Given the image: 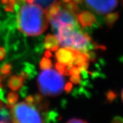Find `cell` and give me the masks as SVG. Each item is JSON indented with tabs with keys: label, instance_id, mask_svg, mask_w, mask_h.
<instances>
[{
	"label": "cell",
	"instance_id": "1",
	"mask_svg": "<svg viewBox=\"0 0 123 123\" xmlns=\"http://www.w3.org/2000/svg\"><path fill=\"white\" fill-rule=\"evenodd\" d=\"M49 18L46 11L38 5L28 4L22 6L17 17L18 27L30 36H38L48 28Z\"/></svg>",
	"mask_w": 123,
	"mask_h": 123
},
{
	"label": "cell",
	"instance_id": "2",
	"mask_svg": "<svg viewBox=\"0 0 123 123\" xmlns=\"http://www.w3.org/2000/svg\"><path fill=\"white\" fill-rule=\"evenodd\" d=\"M48 106L44 103L37 105L21 102L15 104L10 109L12 123H44Z\"/></svg>",
	"mask_w": 123,
	"mask_h": 123
},
{
	"label": "cell",
	"instance_id": "3",
	"mask_svg": "<svg viewBox=\"0 0 123 123\" xmlns=\"http://www.w3.org/2000/svg\"><path fill=\"white\" fill-rule=\"evenodd\" d=\"M40 92L46 96H56L63 91L65 80L61 74L53 69H47L41 72L37 78Z\"/></svg>",
	"mask_w": 123,
	"mask_h": 123
},
{
	"label": "cell",
	"instance_id": "4",
	"mask_svg": "<svg viewBox=\"0 0 123 123\" xmlns=\"http://www.w3.org/2000/svg\"><path fill=\"white\" fill-rule=\"evenodd\" d=\"M86 6L98 14H106L115 9L118 0H85Z\"/></svg>",
	"mask_w": 123,
	"mask_h": 123
},
{
	"label": "cell",
	"instance_id": "5",
	"mask_svg": "<svg viewBox=\"0 0 123 123\" xmlns=\"http://www.w3.org/2000/svg\"><path fill=\"white\" fill-rule=\"evenodd\" d=\"M50 19L51 24L52 25L53 30L56 31L58 27L64 24H73L78 26V22L76 18V15L64 9L61 5V8L60 11L57 15L54 18L49 19Z\"/></svg>",
	"mask_w": 123,
	"mask_h": 123
},
{
	"label": "cell",
	"instance_id": "6",
	"mask_svg": "<svg viewBox=\"0 0 123 123\" xmlns=\"http://www.w3.org/2000/svg\"><path fill=\"white\" fill-rule=\"evenodd\" d=\"M78 51L70 48H62L57 50L56 53V58L58 62L68 65L71 68L74 66L73 62L75 56L78 54Z\"/></svg>",
	"mask_w": 123,
	"mask_h": 123
},
{
	"label": "cell",
	"instance_id": "7",
	"mask_svg": "<svg viewBox=\"0 0 123 123\" xmlns=\"http://www.w3.org/2000/svg\"><path fill=\"white\" fill-rule=\"evenodd\" d=\"M78 20L83 28L92 26L96 22L95 16L88 11H83L79 13Z\"/></svg>",
	"mask_w": 123,
	"mask_h": 123
},
{
	"label": "cell",
	"instance_id": "8",
	"mask_svg": "<svg viewBox=\"0 0 123 123\" xmlns=\"http://www.w3.org/2000/svg\"><path fill=\"white\" fill-rule=\"evenodd\" d=\"M44 47L49 51H56L59 48V43L56 36L53 34H48L44 39Z\"/></svg>",
	"mask_w": 123,
	"mask_h": 123
},
{
	"label": "cell",
	"instance_id": "9",
	"mask_svg": "<svg viewBox=\"0 0 123 123\" xmlns=\"http://www.w3.org/2000/svg\"><path fill=\"white\" fill-rule=\"evenodd\" d=\"M23 78L19 76H12L8 82V87L13 91H18L23 86Z\"/></svg>",
	"mask_w": 123,
	"mask_h": 123
},
{
	"label": "cell",
	"instance_id": "10",
	"mask_svg": "<svg viewBox=\"0 0 123 123\" xmlns=\"http://www.w3.org/2000/svg\"><path fill=\"white\" fill-rule=\"evenodd\" d=\"M61 5L64 9H66L74 15L78 14L80 12V9L76 4L73 1V0H70L69 1L66 3H63L61 2Z\"/></svg>",
	"mask_w": 123,
	"mask_h": 123
},
{
	"label": "cell",
	"instance_id": "11",
	"mask_svg": "<svg viewBox=\"0 0 123 123\" xmlns=\"http://www.w3.org/2000/svg\"><path fill=\"white\" fill-rule=\"evenodd\" d=\"M119 18L118 12H113V13H110L106 16L105 18V21L106 25L109 28H112V26L114 25L115 23Z\"/></svg>",
	"mask_w": 123,
	"mask_h": 123
},
{
	"label": "cell",
	"instance_id": "12",
	"mask_svg": "<svg viewBox=\"0 0 123 123\" xmlns=\"http://www.w3.org/2000/svg\"><path fill=\"white\" fill-rule=\"evenodd\" d=\"M18 101V95L16 92H9L7 96V99H6V103H7L8 108H11L14 106Z\"/></svg>",
	"mask_w": 123,
	"mask_h": 123
},
{
	"label": "cell",
	"instance_id": "13",
	"mask_svg": "<svg viewBox=\"0 0 123 123\" xmlns=\"http://www.w3.org/2000/svg\"><path fill=\"white\" fill-rule=\"evenodd\" d=\"M56 69L58 71L59 73L62 75H65V76H69V69L70 68L69 67L68 65L61 63V62H58L55 65Z\"/></svg>",
	"mask_w": 123,
	"mask_h": 123
},
{
	"label": "cell",
	"instance_id": "14",
	"mask_svg": "<svg viewBox=\"0 0 123 123\" xmlns=\"http://www.w3.org/2000/svg\"><path fill=\"white\" fill-rule=\"evenodd\" d=\"M19 0H8L7 3L5 4V9L6 11L13 12L16 11V7H18V3Z\"/></svg>",
	"mask_w": 123,
	"mask_h": 123
},
{
	"label": "cell",
	"instance_id": "15",
	"mask_svg": "<svg viewBox=\"0 0 123 123\" xmlns=\"http://www.w3.org/2000/svg\"><path fill=\"white\" fill-rule=\"evenodd\" d=\"M39 66H40L41 69L44 70V69H49L52 67V62L51 60L48 59V58L44 57L41 60Z\"/></svg>",
	"mask_w": 123,
	"mask_h": 123
},
{
	"label": "cell",
	"instance_id": "16",
	"mask_svg": "<svg viewBox=\"0 0 123 123\" xmlns=\"http://www.w3.org/2000/svg\"><path fill=\"white\" fill-rule=\"evenodd\" d=\"M11 64H6L2 67L1 69H0V71L3 76H8L11 73Z\"/></svg>",
	"mask_w": 123,
	"mask_h": 123
},
{
	"label": "cell",
	"instance_id": "17",
	"mask_svg": "<svg viewBox=\"0 0 123 123\" xmlns=\"http://www.w3.org/2000/svg\"><path fill=\"white\" fill-rule=\"evenodd\" d=\"M69 75L74 76V75H80L81 73V70L80 67H78L76 66H73L69 69Z\"/></svg>",
	"mask_w": 123,
	"mask_h": 123
},
{
	"label": "cell",
	"instance_id": "18",
	"mask_svg": "<svg viewBox=\"0 0 123 123\" xmlns=\"http://www.w3.org/2000/svg\"><path fill=\"white\" fill-rule=\"evenodd\" d=\"M55 0H36L37 4H39L44 7H48L51 3H53Z\"/></svg>",
	"mask_w": 123,
	"mask_h": 123
},
{
	"label": "cell",
	"instance_id": "19",
	"mask_svg": "<svg viewBox=\"0 0 123 123\" xmlns=\"http://www.w3.org/2000/svg\"><path fill=\"white\" fill-rule=\"evenodd\" d=\"M70 81L73 84H79L81 81V77L80 75H74V76H72L70 78Z\"/></svg>",
	"mask_w": 123,
	"mask_h": 123
},
{
	"label": "cell",
	"instance_id": "20",
	"mask_svg": "<svg viewBox=\"0 0 123 123\" xmlns=\"http://www.w3.org/2000/svg\"><path fill=\"white\" fill-rule=\"evenodd\" d=\"M106 97H107V99H108L109 101H113V100L116 98V94L114 93L113 91H109V92L107 93V96H106Z\"/></svg>",
	"mask_w": 123,
	"mask_h": 123
},
{
	"label": "cell",
	"instance_id": "21",
	"mask_svg": "<svg viewBox=\"0 0 123 123\" xmlns=\"http://www.w3.org/2000/svg\"><path fill=\"white\" fill-rule=\"evenodd\" d=\"M66 123H87V122L82 120V119H80L73 118L69 119L68 121H67Z\"/></svg>",
	"mask_w": 123,
	"mask_h": 123
},
{
	"label": "cell",
	"instance_id": "22",
	"mask_svg": "<svg viewBox=\"0 0 123 123\" xmlns=\"http://www.w3.org/2000/svg\"><path fill=\"white\" fill-rule=\"evenodd\" d=\"M6 56V51L3 48L0 47V61H1Z\"/></svg>",
	"mask_w": 123,
	"mask_h": 123
},
{
	"label": "cell",
	"instance_id": "23",
	"mask_svg": "<svg viewBox=\"0 0 123 123\" xmlns=\"http://www.w3.org/2000/svg\"><path fill=\"white\" fill-rule=\"evenodd\" d=\"M72 87H73V84L70 83H67V84L66 85L65 87H64V89H65L66 92L69 93V92H71V91Z\"/></svg>",
	"mask_w": 123,
	"mask_h": 123
},
{
	"label": "cell",
	"instance_id": "24",
	"mask_svg": "<svg viewBox=\"0 0 123 123\" xmlns=\"http://www.w3.org/2000/svg\"><path fill=\"white\" fill-rule=\"evenodd\" d=\"M112 123H123V118L121 117H114V119L112 120Z\"/></svg>",
	"mask_w": 123,
	"mask_h": 123
},
{
	"label": "cell",
	"instance_id": "25",
	"mask_svg": "<svg viewBox=\"0 0 123 123\" xmlns=\"http://www.w3.org/2000/svg\"><path fill=\"white\" fill-rule=\"evenodd\" d=\"M44 55H45V56L46 57V58H50V57H51L52 56L51 51H49V50H48V51H46L45 52Z\"/></svg>",
	"mask_w": 123,
	"mask_h": 123
},
{
	"label": "cell",
	"instance_id": "26",
	"mask_svg": "<svg viewBox=\"0 0 123 123\" xmlns=\"http://www.w3.org/2000/svg\"><path fill=\"white\" fill-rule=\"evenodd\" d=\"M73 1L76 4H80L83 2V0H73Z\"/></svg>",
	"mask_w": 123,
	"mask_h": 123
},
{
	"label": "cell",
	"instance_id": "27",
	"mask_svg": "<svg viewBox=\"0 0 123 123\" xmlns=\"http://www.w3.org/2000/svg\"><path fill=\"white\" fill-rule=\"evenodd\" d=\"M7 1H8V0H0V3H1L2 5H5Z\"/></svg>",
	"mask_w": 123,
	"mask_h": 123
},
{
	"label": "cell",
	"instance_id": "28",
	"mask_svg": "<svg viewBox=\"0 0 123 123\" xmlns=\"http://www.w3.org/2000/svg\"><path fill=\"white\" fill-rule=\"evenodd\" d=\"M24 1H26V2H28V3H30V4H31V3H33L34 2V0H24Z\"/></svg>",
	"mask_w": 123,
	"mask_h": 123
},
{
	"label": "cell",
	"instance_id": "29",
	"mask_svg": "<svg viewBox=\"0 0 123 123\" xmlns=\"http://www.w3.org/2000/svg\"><path fill=\"white\" fill-rule=\"evenodd\" d=\"M62 3H68V1H69L70 0H60Z\"/></svg>",
	"mask_w": 123,
	"mask_h": 123
},
{
	"label": "cell",
	"instance_id": "30",
	"mask_svg": "<svg viewBox=\"0 0 123 123\" xmlns=\"http://www.w3.org/2000/svg\"><path fill=\"white\" fill-rule=\"evenodd\" d=\"M121 97H122V99H123V91H122Z\"/></svg>",
	"mask_w": 123,
	"mask_h": 123
},
{
	"label": "cell",
	"instance_id": "31",
	"mask_svg": "<svg viewBox=\"0 0 123 123\" xmlns=\"http://www.w3.org/2000/svg\"><path fill=\"white\" fill-rule=\"evenodd\" d=\"M1 81H2V79L0 78V87H1Z\"/></svg>",
	"mask_w": 123,
	"mask_h": 123
},
{
	"label": "cell",
	"instance_id": "32",
	"mask_svg": "<svg viewBox=\"0 0 123 123\" xmlns=\"http://www.w3.org/2000/svg\"><path fill=\"white\" fill-rule=\"evenodd\" d=\"M0 123H5V122H0Z\"/></svg>",
	"mask_w": 123,
	"mask_h": 123
},
{
	"label": "cell",
	"instance_id": "33",
	"mask_svg": "<svg viewBox=\"0 0 123 123\" xmlns=\"http://www.w3.org/2000/svg\"></svg>",
	"mask_w": 123,
	"mask_h": 123
}]
</instances>
